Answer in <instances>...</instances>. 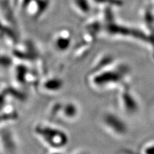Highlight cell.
<instances>
[{
	"instance_id": "30bf717a",
	"label": "cell",
	"mask_w": 154,
	"mask_h": 154,
	"mask_svg": "<svg viewBox=\"0 0 154 154\" xmlns=\"http://www.w3.org/2000/svg\"><path fill=\"white\" fill-rule=\"evenodd\" d=\"M72 154H90V153L85 149H78L76 150V151L73 152Z\"/></svg>"
},
{
	"instance_id": "8fae6325",
	"label": "cell",
	"mask_w": 154,
	"mask_h": 154,
	"mask_svg": "<svg viewBox=\"0 0 154 154\" xmlns=\"http://www.w3.org/2000/svg\"><path fill=\"white\" fill-rule=\"evenodd\" d=\"M47 154H65L62 150H49Z\"/></svg>"
},
{
	"instance_id": "277c9868",
	"label": "cell",
	"mask_w": 154,
	"mask_h": 154,
	"mask_svg": "<svg viewBox=\"0 0 154 154\" xmlns=\"http://www.w3.org/2000/svg\"><path fill=\"white\" fill-rule=\"evenodd\" d=\"M118 101L121 109L127 114H135L139 110L137 99L131 91V88L127 84H124L120 87Z\"/></svg>"
},
{
	"instance_id": "5b68a950",
	"label": "cell",
	"mask_w": 154,
	"mask_h": 154,
	"mask_svg": "<svg viewBox=\"0 0 154 154\" xmlns=\"http://www.w3.org/2000/svg\"><path fill=\"white\" fill-rule=\"evenodd\" d=\"M79 106L76 102L74 101H61L57 119H61V121L66 122H70L76 120L79 116Z\"/></svg>"
},
{
	"instance_id": "ba28073f",
	"label": "cell",
	"mask_w": 154,
	"mask_h": 154,
	"mask_svg": "<svg viewBox=\"0 0 154 154\" xmlns=\"http://www.w3.org/2000/svg\"><path fill=\"white\" fill-rule=\"evenodd\" d=\"M115 61L114 58L109 54H103L96 59L95 63L92 67V72H94L99 71L100 69H104L106 67L111 64Z\"/></svg>"
},
{
	"instance_id": "8992f818",
	"label": "cell",
	"mask_w": 154,
	"mask_h": 154,
	"mask_svg": "<svg viewBox=\"0 0 154 154\" xmlns=\"http://www.w3.org/2000/svg\"><path fill=\"white\" fill-rule=\"evenodd\" d=\"M42 88L47 93L55 94L61 91L63 86V82L58 76H50L42 83Z\"/></svg>"
},
{
	"instance_id": "9c48e42d",
	"label": "cell",
	"mask_w": 154,
	"mask_h": 154,
	"mask_svg": "<svg viewBox=\"0 0 154 154\" xmlns=\"http://www.w3.org/2000/svg\"><path fill=\"white\" fill-rule=\"evenodd\" d=\"M142 154H154V142H149L144 146Z\"/></svg>"
},
{
	"instance_id": "3957f363",
	"label": "cell",
	"mask_w": 154,
	"mask_h": 154,
	"mask_svg": "<svg viewBox=\"0 0 154 154\" xmlns=\"http://www.w3.org/2000/svg\"><path fill=\"white\" fill-rule=\"evenodd\" d=\"M101 123L103 128L116 137H124L128 132L126 123L112 111H106L101 116Z\"/></svg>"
},
{
	"instance_id": "7a4b0ae2",
	"label": "cell",
	"mask_w": 154,
	"mask_h": 154,
	"mask_svg": "<svg viewBox=\"0 0 154 154\" xmlns=\"http://www.w3.org/2000/svg\"><path fill=\"white\" fill-rule=\"evenodd\" d=\"M36 138L49 150H62L69 143L68 134L56 125L39 122L34 126Z\"/></svg>"
},
{
	"instance_id": "6da1fadb",
	"label": "cell",
	"mask_w": 154,
	"mask_h": 154,
	"mask_svg": "<svg viewBox=\"0 0 154 154\" xmlns=\"http://www.w3.org/2000/svg\"><path fill=\"white\" fill-rule=\"evenodd\" d=\"M129 73L130 69L128 65L114 61L104 69L91 72L89 83L94 88L99 89L114 86L121 87L127 84L126 80Z\"/></svg>"
},
{
	"instance_id": "52a82bcc",
	"label": "cell",
	"mask_w": 154,
	"mask_h": 154,
	"mask_svg": "<svg viewBox=\"0 0 154 154\" xmlns=\"http://www.w3.org/2000/svg\"><path fill=\"white\" fill-rule=\"evenodd\" d=\"M54 47L58 52H64L70 47L71 37L69 33H63V32L57 34L54 38Z\"/></svg>"
}]
</instances>
